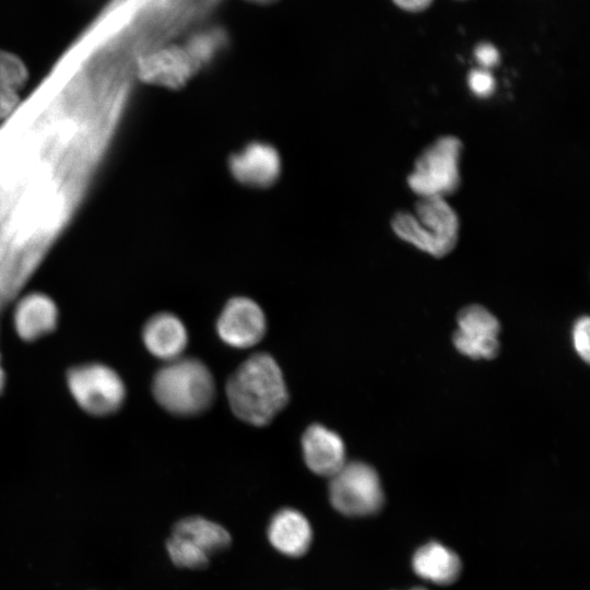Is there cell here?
<instances>
[{
    "instance_id": "6da1fadb",
    "label": "cell",
    "mask_w": 590,
    "mask_h": 590,
    "mask_svg": "<svg viewBox=\"0 0 590 590\" xmlns=\"http://www.w3.org/2000/svg\"><path fill=\"white\" fill-rule=\"evenodd\" d=\"M226 396L234 414L256 426L270 423L288 400L282 371L267 353L255 354L237 367L227 381Z\"/></svg>"
},
{
    "instance_id": "7a4b0ae2",
    "label": "cell",
    "mask_w": 590,
    "mask_h": 590,
    "mask_svg": "<svg viewBox=\"0 0 590 590\" xmlns=\"http://www.w3.org/2000/svg\"><path fill=\"white\" fill-rule=\"evenodd\" d=\"M390 226L400 239L435 258L449 255L460 237L459 215L440 197L418 198L413 210L396 212Z\"/></svg>"
},
{
    "instance_id": "3957f363",
    "label": "cell",
    "mask_w": 590,
    "mask_h": 590,
    "mask_svg": "<svg viewBox=\"0 0 590 590\" xmlns=\"http://www.w3.org/2000/svg\"><path fill=\"white\" fill-rule=\"evenodd\" d=\"M152 392L156 402L169 413L191 416L202 413L212 404L215 385L202 362L178 357L157 370Z\"/></svg>"
},
{
    "instance_id": "277c9868",
    "label": "cell",
    "mask_w": 590,
    "mask_h": 590,
    "mask_svg": "<svg viewBox=\"0 0 590 590\" xmlns=\"http://www.w3.org/2000/svg\"><path fill=\"white\" fill-rule=\"evenodd\" d=\"M462 141L452 134L441 135L416 157L406 177L410 190L417 198H445L461 186L460 160Z\"/></svg>"
},
{
    "instance_id": "5b68a950",
    "label": "cell",
    "mask_w": 590,
    "mask_h": 590,
    "mask_svg": "<svg viewBox=\"0 0 590 590\" xmlns=\"http://www.w3.org/2000/svg\"><path fill=\"white\" fill-rule=\"evenodd\" d=\"M67 387L75 403L93 416L116 413L126 399V386L116 370L103 363H83L68 369Z\"/></svg>"
},
{
    "instance_id": "8992f818",
    "label": "cell",
    "mask_w": 590,
    "mask_h": 590,
    "mask_svg": "<svg viewBox=\"0 0 590 590\" xmlns=\"http://www.w3.org/2000/svg\"><path fill=\"white\" fill-rule=\"evenodd\" d=\"M329 499L333 508L347 517L377 514L385 495L376 470L361 461L345 464L330 477Z\"/></svg>"
},
{
    "instance_id": "52a82bcc",
    "label": "cell",
    "mask_w": 590,
    "mask_h": 590,
    "mask_svg": "<svg viewBox=\"0 0 590 590\" xmlns=\"http://www.w3.org/2000/svg\"><path fill=\"white\" fill-rule=\"evenodd\" d=\"M457 323L453 343L461 354L474 359L496 356L500 326L493 314L483 306L470 305L459 312Z\"/></svg>"
},
{
    "instance_id": "ba28073f",
    "label": "cell",
    "mask_w": 590,
    "mask_h": 590,
    "mask_svg": "<svg viewBox=\"0 0 590 590\" xmlns=\"http://www.w3.org/2000/svg\"><path fill=\"white\" fill-rule=\"evenodd\" d=\"M266 329L263 311L247 298L229 300L216 322L220 338L226 344L238 349L257 344L263 338Z\"/></svg>"
},
{
    "instance_id": "9c48e42d",
    "label": "cell",
    "mask_w": 590,
    "mask_h": 590,
    "mask_svg": "<svg viewBox=\"0 0 590 590\" xmlns=\"http://www.w3.org/2000/svg\"><path fill=\"white\" fill-rule=\"evenodd\" d=\"M59 310L56 302L47 294L33 292L23 296L13 312L16 334L26 342H34L56 330Z\"/></svg>"
},
{
    "instance_id": "30bf717a",
    "label": "cell",
    "mask_w": 590,
    "mask_h": 590,
    "mask_svg": "<svg viewBox=\"0 0 590 590\" xmlns=\"http://www.w3.org/2000/svg\"><path fill=\"white\" fill-rule=\"evenodd\" d=\"M303 456L310 471L331 477L346 462L342 438L320 424L309 426L302 438Z\"/></svg>"
},
{
    "instance_id": "8fae6325",
    "label": "cell",
    "mask_w": 590,
    "mask_h": 590,
    "mask_svg": "<svg viewBox=\"0 0 590 590\" xmlns=\"http://www.w3.org/2000/svg\"><path fill=\"white\" fill-rule=\"evenodd\" d=\"M268 539L281 554L299 557L311 545L312 529L308 519L300 511L283 508L270 520Z\"/></svg>"
},
{
    "instance_id": "7c38bea8",
    "label": "cell",
    "mask_w": 590,
    "mask_h": 590,
    "mask_svg": "<svg viewBox=\"0 0 590 590\" xmlns=\"http://www.w3.org/2000/svg\"><path fill=\"white\" fill-rule=\"evenodd\" d=\"M142 339L152 355L170 362L180 357L187 346L188 334L178 317L169 312H160L145 322Z\"/></svg>"
},
{
    "instance_id": "4fadbf2b",
    "label": "cell",
    "mask_w": 590,
    "mask_h": 590,
    "mask_svg": "<svg viewBox=\"0 0 590 590\" xmlns=\"http://www.w3.org/2000/svg\"><path fill=\"white\" fill-rule=\"evenodd\" d=\"M412 568L422 579L438 586H448L458 580L462 563L450 547L430 541L420 546L412 556Z\"/></svg>"
},
{
    "instance_id": "5bb4252c",
    "label": "cell",
    "mask_w": 590,
    "mask_h": 590,
    "mask_svg": "<svg viewBox=\"0 0 590 590\" xmlns=\"http://www.w3.org/2000/svg\"><path fill=\"white\" fill-rule=\"evenodd\" d=\"M30 78L28 69L16 54L0 49V120L17 108L21 92Z\"/></svg>"
},
{
    "instance_id": "9a60e30c",
    "label": "cell",
    "mask_w": 590,
    "mask_h": 590,
    "mask_svg": "<svg viewBox=\"0 0 590 590\" xmlns=\"http://www.w3.org/2000/svg\"><path fill=\"white\" fill-rule=\"evenodd\" d=\"M173 533L184 536L209 556L229 546L231 534L221 524L199 516L179 520Z\"/></svg>"
},
{
    "instance_id": "2e32d148",
    "label": "cell",
    "mask_w": 590,
    "mask_h": 590,
    "mask_svg": "<svg viewBox=\"0 0 590 590\" xmlns=\"http://www.w3.org/2000/svg\"><path fill=\"white\" fill-rule=\"evenodd\" d=\"M187 52L174 46L162 47L143 56L138 64L139 76L151 83H167L179 76V69L187 68Z\"/></svg>"
},
{
    "instance_id": "e0dca14e",
    "label": "cell",
    "mask_w": 590,
    "mask_h": 590,
    "mask_svg": "<svg viewBox=\"0 0 590 590\" xmlns=\"http://www.w3.org/2000/svg\"><path fill=\"white\" fill-rule=\"evenodd\" d=\"M166 548L172 562L184 568L199 569L209 564V555L184 536L172 533Z\"/></svg>"
},
{
    "instance_id": "ac0fdd59",
    "label": "cell",
    "mask_w": 590,
    "mask_h": 590,
    "mask_svg": "<svg viewBox=\"0 0 590 590\" xmlns=\"http://www.w3.org/2000/svg\"><path fill=\"white\" fill-rule=\"evenodd\" d=\"M589 332L590 319L587 316L579 318L573 328V343L577 354L587 363L590 356Z\"/></svg>"
},
{
    "instance_id": "d6986e66",
    "label": "cell",
    "mask_w": 590,
    "mask_h": 590,
    "mask_svg": "<svg viewBox=\"0 0 590 590\" xmlns=\"http://www.w3.org/2000/svg\"><path fill=\"white\" fill-rule=\"evenodd\" d=\"M468 83L471 91L480 97L491 95L495 87L494 78L486 69L472 70L469 73Z\"/></svg>"
},
{
    "instance_id": "ffe728a7",
    "label": "cell",
    "mask_w": 590,
    "mask_h": 590,
    "mask_svg": "<svg viewBox=\"0 0 590 590\" xmlns=\"http://www.w3.org/2000/svg\"><path fill=\"white\" fill-rule=\"evenodd\" d=\"M474 57L483 69L495 67L499 60V54L495 46L482 43L474 49Z\"/></svg>"
},
{
    "instance_id": "44dd1931",
    "label": "cell",
    "mask_w": 590,
    "mask_h": 590,
    "mask_svg": "<svg viewBox=\"0 0 590 590\" xmlns=\"http://www.w3.org/2000/svg\"><path fill=\"white\" fill-rule=\"evenodd\" d=\"M393 2L406 11H421L428 7L432 0H393Z\"/></svg>"
},
{
    "instance_id": "7402d4cb",
    "label": "cell",
    "mask_w": 590,
    "mask_h": 590,
    "mask_svg": "<svg viewBox=\"0 0 590 590\" xmlns=\"http://www.w3.org/2000/svg\"><path fill=\"white\" fill-rule=\"evenodd\" d=\"M4 387H5V373L2 366L1 355H0V396L4 390Z\"/></svg>"
},
{
    "instance_id": "603a6c76",
    "label": "cell",
    "mask_w": 590,
    "mask_h": 590,
    "mask_svg": "<svg viewBox=\"0 0 590 590\" xmlns=\"http://www.w3.org/2000/svg\"><path fill=\"white\" fill-rule=\"evenodd\" d=\"M251 2H257V3H269V2H272L274 0H249Z\"/></svg>"
},
{
    "instance_id": "cb8c5ba5",
    "label": "cell",
    "mask_w": 590,
    "mask_h": 590,
    "mask_svg": "<svg viewBox=\"0 0 590 590\" xmlns=\"http://www.w3.org/2000/svg\"><path fill=\"white\" fill-rule=\"evenodd\" d=\"M409 590H427V589H425L423 587H413V588H411Z\"/></svg>"
}]
</instances>
